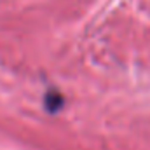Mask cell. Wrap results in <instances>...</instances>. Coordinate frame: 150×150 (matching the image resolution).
Returning a JSON list of instances; mask_svg holds the SVG:
<instances>
[{
	"label": "cell",
	"mask_w": 150,
	"mask_h": 150,
	"mask_svg": "<svg viewBox=\"0 0 150 150\" xmlns=\"http://www.w3.org/2000/svg\"><path fill=\"white\" fill-rule=\"evenodd\" d=\"M44 101H45V110H49V112H52V113L58 112V110L63 107V96H61L59 93H56V91L45 93Z\"/></svg>",
	"instance_id": "1"
}]
</instances>
